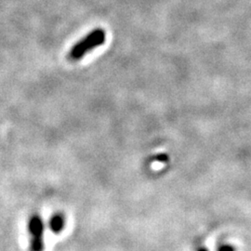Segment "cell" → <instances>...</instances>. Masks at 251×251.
<instances>
[{
	"label": "cell",
	"instance_id": "cell-1",
	"mask_svg": "<svg viewBox=\"0 0 251 251\" xmlns=\"http://www.w3.org/2000/svg\"><path fill=\"white\" fill-rule=\"evenodd\" d=\"M106 40V33L103 29L97 28L91 31L70 50L68 58L71 61H78L92 50L102 45Z\"/></svg>",
	"mask_w": 251,
	"mask_h": 251
},
{
	"label": "cell",
	"instance_id": "cell-2",
	"mask_svg": "<svg viewBox=\"0 0 251 251\" xmlns=\"http://www.w3.org/2000/svg\"><path fill=\"white\" fill-rule=\"evenodd\" d=\"M28 230L31 235V250L42 251L44 249V224L40 216L31 217L28 224Z\"/></svg>",
	"mask_w": 251,
	"mask_h": 251
},
{
	"label": "cell",
	"instance_id": "cell-3",
	"mask_svg": "<svg viewBox=\"0 0 251 251\" xmlns=\"http://www.w3.org/2000/svg\"><path fill=\"white\" fill-rule=\"evenodd\" d=\"M64 225H65V220L62 214H55L50 219V227L54 233H61L64 228Z\"/></svg>",
	"mask_w": 251,
	"mask_h": 251
},
{
	"label": "cell",
	"instance_id": "cell-4",
	"mask_svg": "<svg viewBox=\"0 0 251 251\" xmlns=\"http://www.w3.org/2000/svg\"><path fill=\"white\" fill-rule=\"evenodd\" d=\"M158 160L160 162H166L167 160H169V156L167 155V154H165V153H162L160 155H158Z\"/></svg>",
	"mask_w": 251,
	"mask_h": 251
}]
</instances>
